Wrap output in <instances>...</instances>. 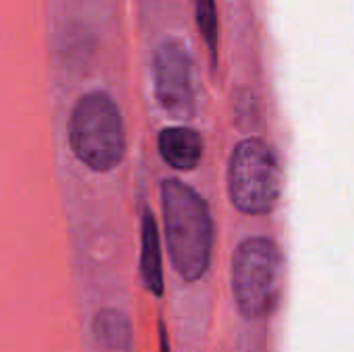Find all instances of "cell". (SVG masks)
<instances>
[{"label":"cell","mask_w":354,"mask_h":352,"mask_svg":"<svg viewBox=\"0 0 354 352\" xmlns=\"http://www.w3.org/2000/svg\"><path fill=\"white\" fill-rule=\"evenodd\" d=\"M166 249L174 272L185 282L203 278L214 251V222L203 197L183 180L162 183Z\"/></svg>","instance_id":"6da1fadb"},{"label":"cell","mask_w":354,"mask_h":352,"mask_svg":"<svg viewBox=\"0 0 354 352\" xmlns=\"http://www.w3.org/2000/svg\"><path fill=\"white\" fill-rule=\"evenodd\" d=\"M73 154L93 172H108L120 164L127 149L124 124L116 102L104 91L85 93L73 108L68 122Z\"/></svg>","instance_id":"7a4b0ae2"},{"label":"cell","mask_w":354,"mask_h":352,"mask_svg":"<svg viewBox=\"0 0 354 352\" xmlns=\"http://www.w3.org/2000/svg\"><path fill=\"white\" fill-rule=\"evenodd\" d=\"M232 295L243 317H270L282 297V253L263 237L245 239L232 255Z\"/></svg>","instance_id":"3957f363"},{"label":"cell","mask_w":354,"mask_h":352,"mask_svg":"<svg viewBox=\"0 0 354 352\" xmlns=\"http://www.w3.org/2000/svg\"><path fill=\"white\" fill-rule=\"evenodd\" d=\"M280 164L272 147L257 139H243L228 162V195L234 207L249 216L270 214L280 199Z\"/></svg>","instance_id":"277c9868"},{"label":"cell","mask_w":354,"mask_h":352,"mask_svg":"<svg viewBox=\"0 0 354 352\" xmlns=\"http://www.w3.org/2000/svg\"><path fill=\"white\" fill-rule=\"evenodd\" d=\"M153 89L160 106L176 116L193 114V62L187 48L176 41H164L153 56Z\"/></svg>","instance_id":"5b68a950"},{"label":"cell","mask_w":354,"mask_h":352,"mask_svg":"<svg viewBox=\"0 0 354 352\" xmlns=\"http://www.w3.org/2000/svg\"><path fill=\"white\" fill-rule=\"evenodd\" d=\"M160 156L174 170H193L203 156V139L195 129L168 127L158 137Z\"/></svg>","instance_id":"8992f818"},{"label":"cell","mask_w":354,"mask_h":352,"mask_svg":"<svg viewBox=\"0 0 354 352\" xmlns=\"http://www.w3.org/2000/svg\"><path fill=\"white\" fill-rule=\"evenodd\" d=\"M141 278H143V286L153 297L164 295L162 243H160L156 218L149 210H145L141 222Z\"/></svg>","instance_id":"52a82bcc"},{"label":"cell","mask_w":354,"mask_h":352,"mask_svg":"<svg viewBox=\"0 0 354 352\" xmlns=\"http://www.w3.org/2000/svg\"><path fill=\"white\" fill-rule=\"evenodd\" d=\"M91 332L108 352H133V324L118 309H100L91 322Z\"/></svg>","instance_id":"ba28073f"},{"label":"cell","mask_w":354,"mask_h":352,"mask_svg":"<svg viewBox=\"0 0 354 352\" xmlns=\"http://www.w3.org/2000/svg\"><path fill=\"white\" fill-rule=\"evenodd\" d=\"M197 27L203 35V41L212 54V62L218 58V10L216 0H197Z\"/></svg>","instance_id":"9c48e42d"},{"label":"cell","mask_w":354,"mask_h":352,"mask_svg":"<svg viewBox=\"0 0 354 352\" xmlns=\"http://www.w3.org/2000/svg\"><path fill=\"white\" fill-rule=\"evenodd\" d=\"M160 352H170V344H168V332L164 322H160Z\"/></svg>","instance_id":"30bf717a"}]
</instances>
